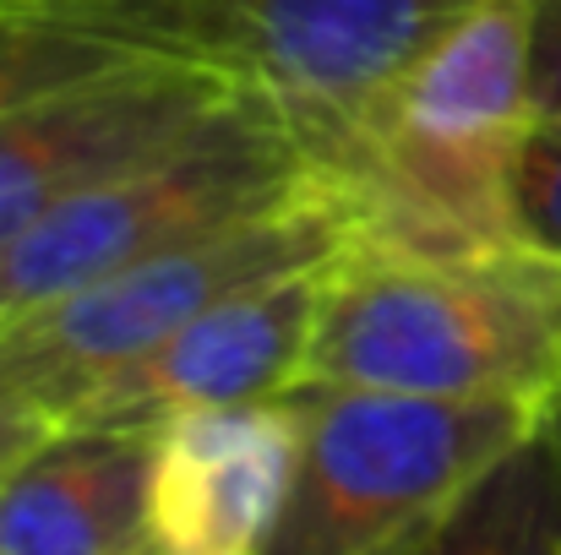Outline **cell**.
Here are the masks:
<instances>
[{
  "label": "cell",
  "instance_id": "obj_10",
  "mask_svg": "<svg viewBox=\"0 0 561 555\" xmlns=\"http://www.w3.org/2000/svg\"><path fill=\"white\" fill-rule=\"evenodd\" d=\"M153 430L60 425L0 479V555H142Z\"/></svg>",
  "mask_w": 561,
  "mask_h": 555
},
{
  "label": "cell",
  "instance_id": "obj_17",
  "mask_svg": "<svg viewBox=\"0 0 561 555\" xmlns=\"http://www.w3.org/2000/svg\"><path fill=\"white\" fill-rule=\"evenodd\" d=\"M0 322H5V294H0Z\"/></svg>",
  "mask_w": 561,
  "mask_h": 555
},
{
  "label": "cell",
  "instance_id": "obj_2",
  "mask_svg": "<svg viewBox=\"0 0 561 555\" xmlns=\"http://www.w3.org/2000/svg\"><path fill=\"white\" fill-rule=\"evenodd\" d=\"M311 381L557 408L561 262L524 240L469 256L350 245L328 278Z\"/></svg>",
  "mask_w": 561,
  "mask_h": 555
},
{
  "label": "cell",
  "instance_id": "obj_19",
  "mask_svg": "<svg viewBox=\"0 0 561 555\" xmlns=\"http://www.w3.org/2000/svg\"><path fill=\"white\" fill-rule=\"evenodd\" d=\"M0 5H5V0H0Z\"/></svg>",
  "mask_w": 561,
  "mask_h": 555
},
{
  "label": "cell",
  "instance_id": "obj_4",
  "mask_svg": "<svg viewBox=\"0 0 561 555\" xmlns=\"http://www.w3.org/2000/svg\"><path fill=\"white\" fill-rule=\"evenodd\" d=\"M322 190H333V181L317 153L267 104L240 99L186 142L110 175L11 240L0 251L5 322L131 262L224 234Z\"/></svg>",
  "mask_w": 561,
  "mask_h": 555
},
{
  "label": "cell",
  "instance_id": "obj_16",
  "mask_svg": "<svg viewBox=\"0 0 561 555\" xmlns=\"http://www.w3.org/2000/svg\"><path fill=\"white\" fill-rule=\"evenodd\" d=\"M403 545H409V540H403ZM403 545H392V551H381V555H403Z\"/></svg>",
  "mask_w": 561,
  "mask_h": 555
},
{
  "label": "cell",
  "instance_id": "obj_7",
  "mask_svg": "<svg viewBox=\"0 0 561 555\" xmlns=\"http://www.w3.org/2000/svg\"><path fill=\"white\" fill-rule=\"evenodd\" d=\"M245 93L224 77L131 55L0 109V251L55 207L186 142Z\"/></svg>",
  "mask_w": 561,
  "mask_h": 555
},
{
  "label": "cell",
  "instance_id": "obj_8",
  "mask_svg": "<svg viewBox=\"0 0 561 555\" xmlns=\"http://www.w3.org/2000/svg\"><path fill=\"white\" fill-rule=\"evenodd\" d=\"M333 262L262 278L202 316L181 322L148 355L104 375L66 425H142L159 430L181 414L267 403L306 386Z\"/></svg>",
  "mask_w": 561,
  "mask_h": 555
},
{
  "label": "cell",
  "instance_id": "obj_14",
  "mask_svg": "<svg viewBox=\"0 0 561 555\" xmlns=\"http://www.w3.org/2000/svg\"><path fill=\"white\" fill-rule=\"evenodd\" d=\"M49 430H60V419H55V408L27 386V375L11 366L5 355H0V479L49 436Z\"/></svg>",
  "mask_w": 561,
  "mask_h": 555
},
{
  "label": "cell",
  "instance_id": "obj_15",
  "mask_svg": "<svg viewBox=\"0 0 561 555\" xmlns=\"http://www.w3.org/2000/svg\"><path fill=\"white\" fill-rule=\"evenodd\" d=\"M535 120H561V0H535Z\"/></svg>",
  "mask_w": 561,
  "mask_h": 555
},
{
  "label": "cell",
  "instance_id": "obj_11",
  "mask_svg": "<svg viewBox=\"0 0 561 555\" xmlns=\"http://www.w3.org/2000/svg\"><path fill=\"white\" fill-rule=\"evenodd\" d=\"M403 555H561V403L409 534Z\"/></svg>",
  "mask_w": 561,
  "mask_h": 555
},
{
  "label": "cell",
  "instance_id": "obj_9",
  "mask_svg": "<svg viewBox=\"0 0 561 555\" xmlns=\"http://www.w3.org/2000/svg\"><path fill=\"white\" fill-rule=\"evenodd\" d=\"M300 469V397L181 414L153 430L148 545L159 555H267Z\"/></svg>",
  "mask_w": 561,
  "mask_h": 555
},
{
  "label": "cell",
  "instance_id": "obj_5",
  "mask_svg": "<svg viewBox=\"0 0 561 555\" xmlns=\"http://www.w3.org/2000/svg\"><path fill=\"white\" fill-rule=\"evenodd\" d=\"M300 469L267 555H381L420 534L546 408L300 386Z\"/></svg>",
  "mask_w": 561,
  "mask_h": 555
},
{
  "label": "cell",
  "instance_id": "obj_1",
  "mask_svg": "<svg viewBox=\"0 0 561 555\" xmlns=\"http://www.w3.org/2000/svg\"><path fill=\"white\" fill-rule=\"evenodd\" d=\"M535 131V0H474L366 109L328 170L355 251L518 245L513 181Z\"/></svg>",
  "mask_w": 561,
  "mask_h": 555
},
{
  "label": "cell",
  "instance_id": "obj_3",
  "mask_svg": "<svg viewBox=\"0 0 561 555\" xmlns=\"http://www.w3.org/2000/svg\"><path fill=\"white\" fill-rule=\"evenodd\" d=\"M131 55L186 60L267 104L322 170L381 88L474 0H16Z\"/></svg>",
  "mask_w": 561,
  "mask_h": 555
},
{
  "label": "cell",
  "instance_id": "obj_6",
  "mask_svg": "<svg viewBox=\"0 0 561 555\" xmlns=\"http://www.w3.org/2000/svg\"><path fill=\"white\" fill-rule=\"evenodd\" d=\"M344 251H350V212L339 190H322L311 201L278 207L224 234L131 262L88 289H71L38 311L0 322V355L27 375V386L66 425L104 375L148 355L181 322L262 278L339 262Z\"/></svg>",
  "mask_w": 561,
  "mask_h": 555
},
{
  "label": "cell",
  "instance_id": "obj_12",
  "mask_svg": "<svg viewBox=\"0 0 561 555\" xmlns=\"http://www.w3.org/2000/svg\"><path fill=\"white\" fill-rule=\"evenodd\" d=\"M115 60H131V49H121L88 27H71L60 16L27 11L16 0L0 5V109L27 93H44L55 82L115 66Z\"/></svg>",
  "mask_w": 561,
  "mask_h": 555
},
{
  "label": "cell",
  "instance_id": "obj_13",
  "mask_svg": "<svg viewBox=\"0 0 561 555\" xmlns=\"http://www.w3.org/2000/svg\"><path fill=\"white\" fill-rule=\"evenodd\" d=\"M513 212H518V240L561 262V120H535L518 153Z\"/></svg>",
  "mask_w": 561,
  "mask_h": 555
},
{
  "label": "cell",
  "instance_id": "obj_18",
  "mask_svg": "<svg viewBox=\"0 0 561 555\" xmlns=\"http://www.w3.org/2000/svg\"><path fill=\"white\" fill-rule=\"evenodd\" d=\"M142 555H159V551H153V545H148V551H142Z\"/></svg>",
  "mask_w": 561,
  "mask_h": 555
}]
</instances>
